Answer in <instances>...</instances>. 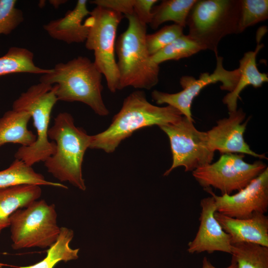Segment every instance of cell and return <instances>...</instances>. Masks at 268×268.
Returning a JSON list of instances; mask_svg holds the SVG:
<instances>
[{
	"instance_id": "obj_29",
	"label": "cell",
	"mask_w": 268,
	"mask_h": 268,
	"mask_svg": "<svg viewBox=\"0 0 268 268\" xmlns=\"http://www.w3.org/2000/svg\"><path fill=\"white\" fill-rule=\"evenodd\" d=\"M90 2L107 8L125 16L134 13V0H94Z\"/></svg>"
},
{
	"instance_id": "obj_15",
	"label": "cell",
	"mask_w": 268,
	"mask_h": 268,
	"mask_svg": "<svg viewBox=\"0 0 268 268\" xmlns=\"http://www.w3.org/2000/svg\"><path fill=\"white\" fill-rule=\"evenodd\" d=\"M214 216L230 236L232 244L248 243L268 247V217L265 214L256 213L250 218L239 219L216 211Z\"/></svg>"
},
{
	"instance_id": "obj_4",
	"label": "cell",
	"mask_w": 268,
	"mask_h": 268,
	"mask_svg": "<svg viewBox=\"0 0 268 268\" xmlns=\"http://www.w3.org/2000/svg\"><path fill=\"white\" fill-rule=\"evenodd\" d=\"M128 26L116 42L118 90L132 86L149 90L159 82L160 67L151 59L146 42V25L134 13L125 16Z\"/></svg>"
},
{
	"instance_id": "obj_20",
	"label": "cell",
	"mask_w": 268,
	"mask_h": 268,
	"mask_svg": "<svg viewBox=\"0 0 268 268\" xmlns=\"http://www.w3.org/2000/svg\"><path fill=\"white\" fill-rule=\"evenodd\" d=\"M22 185L67 189L61 183L46 180L43 175L35 172L32 166L27 165L21 160L15 159L8 168L0 171V189Z\"/></svg>"
},
{
	"instance_id": "obj_23",
	"label": "cell",
	"mask_w": 268,
	"mask_h": 268,
	"mask_svg": "<svg viewBox=\"0 0 268 268\" xmlns=\"http://www.w3.org/2000/svg\"><path fill=\"white\" fill-rule=\"evenodd\" d=\"M74 236L73 230L65 227H61L60 235L47 251L46 257L33 265L17 267V268H54L60 262H67L78 258L79 249H73L69 243Z\"/></svg>"
},
{
	"instance_id": "obj_14",
	"label": "cell",
	"mask_w": 268,
	"mask_h": 268,
	"mask_svg": "<svg viewBox=\"0 0 268 268\" xmlns=\"http://www.w3.org/2000/svg\"><path fill=\"white\" fill-rule=\"evenodd\" d=\"M200 205V226L195 238L188 243V252L212 254L219 251L231 254V238L214 216L216 208L213 197L202 199Z\"/></svg>"
},
{
	"instance_id": "obj_21",
	"label": "cell",
	"mask_w": 268,
	"mask_h": 268,
	"mask_svg": "<svg viewBox=\"0 0 268 268\" xmlns=\"http://www.w3.org/2000/svg\"><path fill=\"white\" fill-rule=\"evenodd\" d=\"M52 69H44L34 62V54L27 49L12 47L0 57V76L15 73H48Z\"/></svg>"
},
{
	"instance_id": "obj_3",
	"label": "cell",
	"mask_w": 268,
	"mask_h": 268,
	"mask_svg": "<svg viewBox=\"0 0 268 268\" xmlns=\"http://www.w3.org/2000/svg\"><path fill=\"white\" fill-rule=\"evenodd\" d=\"M48 137L56 145L55 153L44 162L49 173L60 182H68L80 190L86 189L82 177L84 156L89 146L92 135L76 127L71 115L59 113L49 128Z\"/></svg>"
},
{
	"instance_id": "obj_2",
	"label": "cell",
	"mask_w": 268,
	"mask_h": 268,
	"mask_svg": "<svg viewBox=\"0 0 268 268\" xmlns=\"http://www.w3.org/2000/svg\"><path fill=\"white\" fill-rule=\"evenodd\" d=\"M102 75L94 62L79 56L57 64L52 72L42 74L40 82L56 85L58 101L82 102L96 114L106 116L109 111L102 96Z\"/></svg>"
},
{
	"instance_id": "obj_26",
	"label": "cell",
	"mask_w": 268,
	"mask_h": 268,
	"mask_svg": "<svg viewBox=\"0 0 268 268\" xmlns=\"http://www.w3.org/2000/svg\"><path fill=\"white\" fill-rule=\"evenodd\" d=\"M268 18V0H241L239 33Z\"/></svg>"
},
{
	"instance_id": "obj_1",
	"label": "cell",
	"mask_w": 268,
	"mask_h": 268,
	"mask_svg": "<svg viewBox=\"0 0 268 268\" xmlns=\"http://www.w3.org/2000/svg\"><path fill=\"white\" fill-rule=\"evenodd\" d=\"M182 117L175 108L154 105L147 100L143 91H135L125 98L109 127L92 135L89 148L113 153L123 140L135 131L144 127L174 123Z\"/></svg>"
},
{
	"instance_id": "obj_28",
	"label": "cell",
	"mask_w": 268,
	"mask_h": 268,
	"mask_svg": "<svg viewBox=\"0 0 268 268\" xmlns=\"http://www.w3.org/2000/svg\"><path fill=\"white\" fill-rule=\"evenodd\" d=\"M15 0H0V35H8L24 20L22 10L16 7Z\"/></svg>"
},
{
	"instance_id": "obj_24",
	"label": "cell",
	"mask_w": 268,
	"mask_h": 268,
	"mask_svg": "<svg viewBox=\"0 0 268 268\" xmlns=\"http://www.w3.org/2000/svg\"><path fill=\"white\" fill-rule=\"evenodd\" d=\"M237 268H268V247L248 243L232 244Z\"/></svg>"
},
{
	"instance_id": "obj_19",
	"label": "cell",
	"mask_w": 268,
	"mask_h": 268,
	"mask_svg": "<svg viewBox=\"0 0 268 268\" xmlns=\"http://www.w3.org/2000/svg\"><path fill=\"white\" fill-rule=\"evenodd\" d=\"M31 117L24 111L12 109L0 118V146L7 143L29 146L36 140V135L27 128Z\"/></svg>"
},
{
	"instance_id": "obj_25",
	"label": "cell",
	"mask_w": 268,
	"mask_h": 268,
	"mask_svg": "<svg viewBox=\"0 0 268 268\" xmlns=\"http://www.w3.org/2000/svg\"><path fill=\"white\" fill-rule=\"evenodd\" d=\"M202 50L199 44L188 35L183 34L151 57L154 63L159 65L167 61L190 57Z\"/></svg>"
},
{
	"instance_id": "obj_13",
	"label": "cell",
	"mask_w": 268,
	"mask_h": 268,
	"mask_svg": "<svg viewBox=\"0 0 268 268\" xmlns=\"http://www.w3.org/2000/svg\"><path fill=\"white\" fill-rule=\"evenodd\" d=\"M241 109L229 112L228 117L217 121L216 125L206 132L209 148L213 152L225 153L246 154L260 159H267L265 154L253 151L246 143L244 134L249 118Z\"/></svg>"
},
{
	"instance_id": "obj_8",
	"label": "cell",
	"mask_w": 268,
	"mask_h": 268,
	"mask_svg": "<svg viewBox=\"0 0 268 268\" xmlns=\"http://www.w3.org/2000/svg\"><path fill=\"white\" fill-rule=\"evenodd\" d=\"M123 14L96 6L86 20L89 29L85 47L93 51L95 65L106 80L109 90H118L119 74L115 58L116 33Z\"/></svg>"
},
{
	"instance_id": "obj_27",
	"label": "cell",
	"mask_w": 268,
	"mask_h": 268,
	"mask_svg": "<svg viewBox=\"0 0 268 268\" xmlns=\"http://www.w3.org/2000/svg\"><path fill=\"white\" fill-rule=\"evenodd\" d=\"M184 28L173 24L166 25L157 32L146 34L145 42L149 54L152 56L183 35Z\"/></svg>"
},
{
	"instance_id": "obj_7",
	"label": "cell",
	"mask_w": 268,
	"mask_h": 268,
	"mask_svg": "<svg viewBox=\"0 0 268 268\" xmlns=\"http://www.w3.org/2000/svg\"><path fill=\"white\" fill-rule=\"evenodd\" d=\"M9 221L14 250L49 248L61 232L55 204H49L44 200L18 209L11 214Z\"/></svg>"
},
{
	"instance_id": "obj_12",
	"label": "cell",
	"mask_w": 268,
	"mask_h": 268,
	"mask_svg": "<svg viewBox=\"0 0 268 268\" xmlns=\"http://www.w3.org/2000/svg\"><path fill=\"white\" fill-rule=\"evenodd\" d=\"M204 190L213 197L216 212L222 214L244 219L265 214L268 208V168L235 194L217 196L210 188Z\"/></svg>"
},
{
	"instance_id": "obj_30",
	"label": "cell",
	"mask_w": 268,
	"mask_h": 268,
	"mask_svg": "<svg viewBox=\"0 0 268 268\" xmlns=\"http://www.w3.org/2000/svg\"><path fill=\"white\" fill-rule=\"evenodd\" d=\"M157 1V0H134V13L142 23L149 24L152 8Z\"/></svg>"
},
{
	"instance_id": "obj_10",
	"label": "cell",
	"mask_w": 268,
	"mask_h": 268,
	"mask_svg": "<svg viewBox=\"0 0 268 268\" xmlns=\"http://www.w3.org/2000/svg\"><path fill=\"white\" fill-rule=\"evenodd\" d=\"M193 123L183 116L174 123L159 127L169 139L172 154V165L164 176L178 167L193 171L211 163L214 152L209 147L206 132L197 130Z\"/></svg>"
},
{
	"instance_id": "obj_6",
	"label": "cell",
	"mask_w": 268,
	"mask_h": 268,
	"mask_svg": "<svg viewBox=\"0 0 268 268\" xmlns=\"http://www.w3.org/2000/svg\"><path fill=\"white\" fill-rule=\"evenodd\" d=\"M56 92L55 85L40 82L31 86L13 103L12 109L30 114L37 132L35 142L29 146H20L14 154L15 159L29 166L44 162L56 151V143L50 141L48 137L51 112L58 101Z\"/></svg>"
},
{
	"instance_id": "obj_5",
	"label": "cell",
	"mask_w": 268,
	"mask_h": 268,
	"mask_svg": "<svg viewBox=\"0 0 268 268\" xmlns=\"http://www.w3.org/2000/svg\"><path fill=\"white\" fill-rule=\"evenodd\" d=\"M241 0H197L188 15V34L202 50L218 57V46L225 36L239 34Z\"/></svg>"
},
{
	"instance_id": "obj_16",
	"label": "cell",
	"mask_w": 268,
	"mask_h": 268,
	"mask_svg": "<svg viewBox=\"0 0 268 268\" xmlns=\"http://www.w3.org/2000/svg\"><path fill=\"white\" fill-rule=\"evenodd\" d=\"M86 0H77L75 7L68 10L64 17L52 20L43 26L44 30L52 38L67 44L85 41L89 29L86 21L83 19L90 11Z\"/></svg>"
},
{
	"instance_id": "obj_9",
	"label": "cell",
	"mask_w": 268,
	"mask_h": 268,
	"mask_svg": "<svg viewBox=\"0 0 268 268\" xmlns=\"http://www.w3.org/2000/svg\"><path fill=\"white\" fill-rule=\"evenodd\" d=\"M243 154L225 153L219 159L193 171V176L204 189L212 187L222 195L243 189L267 167L261 160L248 163Z\"/></svg>"
},
{
	"instance_id": "obj_31",
	"label": "cell",
	"mask_w": 268,
	"mask_h": 268,
	"mask_svg": "<svg viewBox=\"0 0 268 268\" xmlns=\"http://www.w3.org/2000/svg\"><path fill=\"white\" fill-rule=\"evenodd\" d=\"M201 268H217L213 266L211 263L208 261L207 258L204 257L202 261ZM225 268H237V263L235 260L232 258L231 264Z\"/></svg>"
},
{
	"instance_id": "obj_11",
	"label": "cell",
	"mask_w": 268,
	"mask_h": 268,
	"mask_svg": "<svg viewBox=\"0 0 268 268\" xmlns=\"http://www.w3.org/2000/svg\"><path fill=\"white\" fill-rule=\"evenodd\" d=\"M216 66L213 72L201 73L199 78L185 75L181 77L180 83L182 90L175 93H169L156 90L151 93L152 99L158 105L167 104L179 110L183 116L194 122L191 107L193 101L205 86L220 82V89L229 92L235 87L239 77L238 68L229 70L223 65V58L216 57Z\"/></svg>"
},
{
	"instance_id": "obj_32",
	"label": "cell",
	"mask_w": 268,
	"mask_h": 268,
	"mask_svg": "<svg viewBox=\"0 0 268 268\" xmlns=\"http://www.w3.org/2000/svg\"><path fill=\"white\" fill-rule=\"evenodd\" d=\"M50 2L56 8H57L60 5L66 2V0H50Z\"/></svg>"
},
{
	"instance_id": "obj_17",
	"label": "cell",
	"mask_w": 268,
	"mask_h": 268,
	"mask_svg": "<svg viewBox=\"0 0 268 268\" xmlns=\"http://www.w3.org/2000/svg\"><path fill=\"white\" fill-rule=\"evenodd\" d=\"M264 47L263 44L258 42L254 51L245 53L239 61L238 68L239 77L234 89L228 92L222 99V102L226 105L229 112L237 109V101L241 92L247 86H252L259 88L268 82V75L259 71L256 63V57Z\"/></svg>"
},
{
	"instance_id": "obj_18",
	"label": "cell",
	"mask_w": 268,
	"mask_h": 268,
	"mask_svg": "<svg viewBox=\"0 0 268 268\" xmlns=\"http://www.w3.org/2000/svg\"><path fill=\"white\" fill-rule=\"evenodd\" d=\"M40 186L22 185L0 189V233L9 226V217L15 211L38 200Z\"/></svg>"
},
{
	"instance_id": "obj_22",
	"label": "cell",
	"mask_w": 268,
	"mask_h": 268,
	"mask_svg": "<svg viewBox=\"0 0 268 268\" xmlns=\"http://www.w3.org/2000/svg\"><path fill=\"white\" fill-rule=\"evenodd\" d=\"M197 0H164L158 5L153 6L152 17L149 23L152 28L157 29L167 21L184 28L189 12Z\"/></svg>"
}]
</instances>
